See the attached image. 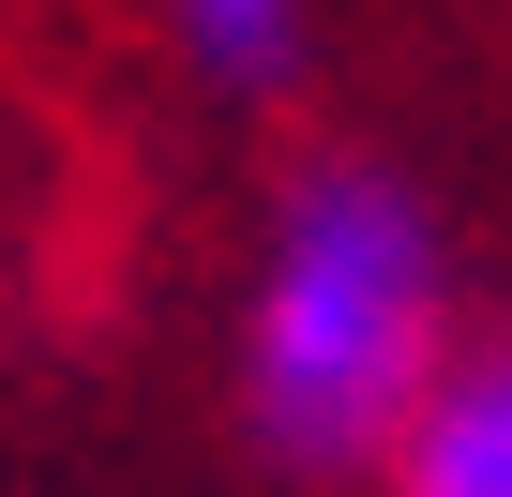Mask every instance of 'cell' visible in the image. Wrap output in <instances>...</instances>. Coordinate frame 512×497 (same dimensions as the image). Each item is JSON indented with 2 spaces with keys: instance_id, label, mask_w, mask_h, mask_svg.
<instances>
[{
  "instance_id": "2",
  "label": "cell",
  "mask_w": 512,
  "mask_h": 497,
  "mask_svg": "<svg viewBox=\"0 0 512 497\" xmlns=\"http://www.w3.org/2000/svg\"><path fill=\"white\" fill-rule=\"evenodd\" d=\"M392 497H512V347L452 362L392 452Z\"/></svg>"
},
{
  "instance_id": "3",
  "label": "cell",
  "mask_w": 512,
  "mask_h": 497,
  "mask_svg": "<svg viewBox=\"0 0 512 497\" xmlns=\"http://www.w3.org/2000/svg\"><path fill=\"white\" fill-rule=\"evenodd\" d=\"M166 46L211 91H287L302 46H317V0H166Z\"/></svg>"
},
{
  "instance_id": "1",
  "label": "cell",
  "mask_w": 512,
  "mask_h": 497,
  "mask_svg": "<svg viewBox=\"0 0 512 497\" xmlns=\"http://www.w3.org/2000/svg\"><path fill=\"white\" fill-rule=\"evenodd\" d=\"M452 287H437V211L392 166H302L272 211V257L241 302V407L272 437V467H377L407 452L437 362Z\"/></svg>"
}]
</instances>
